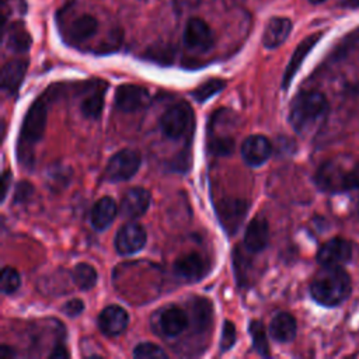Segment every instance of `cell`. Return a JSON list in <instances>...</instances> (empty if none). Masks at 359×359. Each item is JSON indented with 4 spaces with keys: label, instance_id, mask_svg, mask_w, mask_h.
Segmentation results:
<instances>
[{
    "label": "cell",
    "instance_id": "17",
    "mask_svg": "<svg viewBox=\"0 0 359 359\" xmlns=\"http://www.w3.org/2000/svg\"><path fill=\"white\" fill-rule=\"evenodd\" d=\"M269 238L268 222L264 216H255L247 226L244 233V248L248 252H259L262 251Z\"/></svg>",
    "mask_w": 359,
    "mask_h": 359
},
{
    "label": "cell",
    "instance_id": "24",
    "mask_svg": "<svg viewBox=\"0 0 359 359\" xmlns=\"http://www.w3.org/2000/svg\"><path fill=\"white\" fill-rule=\"evenodd\" d=\"M7 46L13 52H27L31 46V35L21 22H14L7 35Z\"/></svg>",
    "mask_w": 359,
    "mask_h": 359
},
{
    "label": "cell",
    "instance_id": "12",
    "mask_svg": "<svg viewBox=\"0 0 359 359\" xmlns=\"http://www.w3.org/2000/svg\"><path fill=\"white\" fill-rule=\"evenodd\" d=\"M151 202L150 192L142 187H135L126 191L122 196L119 210L126 219H136L146 213Z\"/></svg>",
    "mask_w": 359,
    "mask_h": 359
},
{
    "label": "cell",
    "instance_id": "27",
    "mask_svg": "<svg viewBox=\"0 0 359 359\" xmlns=\"http://www.w3.org/2000/svg\"><path fill=\"white\" fill-rule=\"evenodd\" d=\"M250 334H251V338H252L254 348L258 351V353L262 355V356H268L269 355V345H268V338H266L262 323L261 321H251Z\"/></svg>",
    "mask_w": 359,
    "mask_h": 359
},
{
    "label": "cell",
    "instance_id": "16",
    "mask_svg": "<svg viewBox=\"0 0 359 359\" xmlns=\"http://www.w3.org/2000/svg\"><path fill=\"white\" fill-rule=\"evenodd\" d=\"M323 36L321 32H316V34H311L309 35L307 38H304L299 45L297 48L294 49L286 69H285V73H283V79H282V88L283 90H287V87L290 86L293 77L296 76L297 70L300 69L303 60L306 59V56L310 53V50L316 46V43L320 41V38Z\"/></svg>",
    "mask_w": 359,
    "mask_h": 359
},
{
    "label": "cell",
    "instance_id": "31",
    "mask_svg": "<svg viewBox=\"0 0 359 359\" xmlns=\"http://www.w3.org/2000/svg\"><path fill=\"white\" fill-rule=\"evenodd\" d=\"M236 342V327L231 321L226 320L223 323V330H222V338H220V351L226 352L229 351Z\"/></svg>",
    "mask_w": 359,
    "mask_h": 359
},
{
    "label": "cell",
    "instance_id": "15",
    "mask_svg": "<svg viewBox=\"0 0 359 359\" xmlns=\"http://www.w3.org/2000/svg\"><path fill=\"white\" fill-rule=\"evenodd\" d=\"M129 323L128 313L121 306H107L98 316V327L102 334L115 337L122 334Z\"/></svg>",
    "mask_w": 359,
    "mask_h": 359
},
{
    "label": "cell",
    "instance_id": "33",
    "mask_svg": "<svg viewBox=\"0 0 359 359\" xmlns=\"http://www.w3.org/2000/svg\"><path fill=\"white\" fill-rule=\"evenodd\" d=\"M84 310V303L80 299H72L62 307V311L70 317L79 316Z\"/></svg>",
    "mask_w": 359,
    "mask_h": 359
},
{
    "label": "cell",
    "instance_id": "20",
    "mask_svg": "<svg viewBox=\"0 0 359 359\" xmlns=\"http://www.w3.org/2000/svg\"><path fill=\"white\" fill-rule=\"evenodd\" d=\"M28 67L25 59H14L7 62L1 69V88L7 94H14L22 83Z\"/></svg>",
    "mask_w": 359,
    "mask_h": 359
},
{
    "label": "cell",
    "instance_id": "10",
    "mask_svg": "<svg viewBox=\"0 0 359 359\" xmlns=\"http://www.w3.org/2000/svg\"><path fill=\"white\" fill-rule=\"evenodd\" d=\"M351 243L341 237L328 240L320 247L317 252V261L321 266H342L351 259Z\"/></svg>",
    "mask_w": 359,
    "mask_h": 359
},
{
    "label": "cell",
    "instance_id": "23",
    "mask_svg": "<svg viewBox=\"0 0 359 359\" xmlns=\"http://www.w3.org/2000/svg\"><path fill=\"white\" fill-rule=\"evenodd\" d=\"M296 320L289 313L276 314L269 325V334L276 342H290L296 335Z\"/></svg>",
    "mask_w": 359,
    "mask_h": 359
},
{
    "label": "cell",
    "instance_id": "40",
    "mask_svg": "<svg viewBox=\"0 0 359 359\" xmlns=\"http://www.w3.org/2000/svg\"><path fill=\"white\" fill-rule=\"evenodd\" d=\"M143 1H146V0H143Z\"/></svg>",
    "mask_w": 359,
    "mask_h": 359
},
{
    "label": "cell",
    "instance_id": "13",
    "mask_svg": "<svg viewBox=\"0 0 359 359\" xmlns=\"http://www.w3.org/2000/svg\"><path fill=\"white\" fill-rule=\"evenodd\" d=\"M272 151L271 142L262 135L248 136L241 146V156L244 161L251 167H258L264 164Z\"/></svg>",
    "mask_w": 359,
    "mask_h": 359
},
{
    "label": "cell",
    "instance_id": "32",
    "mask_svg": "<svg viewBox=\"0 0 359 359\" xmlns=\"http://www.w3.org/2000/svg\"><path fill=\"white\" fill-rule=\"evenodd\" d=\"M359 189V163H352L346 177V191Z\"/></svg>",
    "mask_w": 359,
    "mask_h": 359
},
{
    "label": "cell",
    "instance_id": "1",
    "mask_svg": "<svg viewBox=\"0 0 359 359\" xmlns=\"http://www.w3.org/2000/svg\"><path fill=\"white\" fill-rule=\"evenodd\" d=\"M351 289V278L342 266H323L311 282L310 293L318 304L332 307L345 302Z\"/></svg>",
    "mask_w": 359,
    "mask_h": 359
},
{
    "label": "cell",
    "instance_id": "5",
    "mask_svg": "<svg viewBox=\"0 0 359 359\" xmlns=\"http://www.w3.org/2000/svg\"><path fill=\"white\" fill-rule=\"evenodd\" d=\"M140 163L142 158L136 150L123 149L109 158L105 168V177L112 182L126 181L137 172Z\"/></svg>",
    "mask_w": 359,
    "mask_h": 359
},
{
    "label": "cell",
    "instance_id": "35",
    "mask_svg": "<svg viewBox=\"0 0 359 359\" xmlns=\"http://www.w3.org/2000/svg\"><path fill=\"white\" fill-rule=\"evenodd\" d=\"M32 191H34V188H32V185H31L29 182H27V181L20 182V184L17 185V189H15V198H14V201H15V202H22V201L28 199V196L32 194Z\"/></svg>",
    "mask_w": 359,
    "mask_h": 359
},
{
    "label": "cell",
    "instance_id": "37",
    "mask_svg": "<svg viewBox=\"0 0 359 359\" xmlns=\"http://www.w3.org/2000/svg\"><path fill=\"white\" fill-rule=\"evenodd\" d=\"M67 356H69V352H67L66 348L62 346V345L55 346L53 351H52L50 355H49V358H56V359H59V358H67Z\"/></svg>",
    "mask_w": 359,
    "mask_h": 359
},
{
    "label": "cell",
    "instance_id": "18",
    "mask_svg": "<svg viewBox=\"0 0 359 359\" xmlns=\"http://www.w3.org/2000/svg\"><path fill=\"white\" fill-rule=\"evenodd\" d=\"M292 31V21L286 17H272L264 29L262 43L268 49H275L280 46L289 36Z\"/></svg>",
    "mask_w": 359,
    "mask_h": 359
},
{
    "label": "cell",
    "instance_id": "9",
    "mask_svg": "<svg viewBox=\"0 0 359 359\" xmlns=\"http://www.w3.org/2000/svg\"><path fill=\"white\" fill-rule=\"evenodd\" d=\"M184 43L192 50H209L213 46V34L210 27L202 18H189L184 29Z\"/></svg>",
    "mask_w": 359,
    "mask_h": 359
},
{
    "label": "cell",
    "instance_id": "26",
    "mask_svg": "<svg viewBox=\"0 0 359 359\" xmlns=\"http://www.w3.org/2000/svg\"><path fill=\"white\" fill-rule=\"evenodd\" d=\"M104 93L105 90H95L94 93L88 94L81 105H80V109H81V114L86 116V118H90V119H97L101 112H102V108H104Z\"/></svg>",
    "mask_w": 359,
    "mask_h": 359
},
{
    "label": "cell",
    "instance_id": "29",
    "mask_svg": "<svg viewBox=\"0 0 359 359\" xmlns=\"http://www.w3.org/2000/svg\"><path fill=\"white\" fill-rule=\"evenodd\" d=\"M133 356L137 359H165L167 353L153 342H142L135 346Z\"/></svg>",
    "mask_w": 359,
    "mask_h": 359
},
{
    "label": "cell",
    "instance_id": "3",
    "mask_svg": "<svg viewBox=\"0 0 359 359\" xmlns=\"http://www.w3.org/2000/svg\"><path fill=\"white\" fill-rule=\"evenodd\" d=\"M46 104L43 98H38L29 105L24 116L20 135V140H22L24 147H28L42 139L46 126Z\"/></svg>",
    "mask_w": 359,
    "mask_h": 359
},
{
    "label": "cell",
    "instance_id": "25",
    "mask_svg": "<svg viewBox=\"0 0 359 359\" xmlns=\"http://www.w3.org/2000/svg\"><path fill=\"white\" fill-rule=\"evenodd\" d=\"M72 278L74 285L80 289V290H90L95 286L97 283V271L86 262H80L77 265H74L73 272H72Z\"/></svg>",
    "mask_w": 359,
    "mask_h": 359
},
{
    "label": "cell",
    "instance_id": "7",
    "mask_svg": "<svg viewBox=\"0 0 359 359\" xmlns=\"http://www.w3.org/2000/svg\"><path fill=\"white\" fill-rule=\"evenodd\" d=\"M247 210H248L247 201L236 199V198H226L216 205L217 217L223 229L229 234H233L234 231H237V229L240 227V224L245 217Z\"/></svg>",
    "mask_w": 359,
    "mask_h": 359
},
{
    "label": "cell",
    "instance_id": "8",
    "mask_svg": "<svg viewBox=\"0 0 359 359\" xmlns=\"http://www.w3.org/2000/svg\"><path fill=\"white\" fill-rule=\"evenodd\" d=\"M147 241L146 230L139 223L122 226L115 236V248L121 255H132L140 251Z\"/></svg>",
    "mask_w": 359,
    "mask_h": 359
},
{
    "label": "cell",
    "instance_id": "2",
    "mask_svg": "<svg viewBox=\"0 0 359 359\" xmlns=\"http://www.w3.org/2000/svg\"><path fill=\"white\" fill-rule=\"evenodd\" d=\"M328 112V101L320 91H302L290 105L289 122L299 133L316 128Z\"/></svg>",
    "mask_w": 359,
    "mask_h": 359
},
{
    "label": "cell",
    "instance_id": "36",
    "mask_svg": "<svg viewBox=\"0 0 359 359\" xmlns=\"http://www.w3.org/2000/svg\"><path fill=\"white\" fill-rule=\"evenodd\" d=\"M10 171H4L3 172V178H1V201H4L6 195H7V191H8V182H10Z\"/></svg>",
    "mask_w": 359,
    "mask_h": 359
},
{
    "label": "cell",
    "instance_id": "14",
    "mask_svg": "<svg viewBox=\"0 0 359 359\" xmlns=\"http://www.w3.org/2000/svg\"><path fill=\"white\" fill-rule=\"evenodd\" d=\"M209 264L199 252H187L174 262V272L187 280H198L206 275Z\"/></svg>",
    "mask_w": 359,
    "mask_h": 359
},
{
    "label": "cell",
    "instance_id": "11",
    "mask_svg": "<svg viewBox=\"0 0 359 359\" xmlns=\"http://www.w3.org/2000/svg\"><path fill=\"white\" fill-rule=\"evenodd\" d=\"M149 101L146 88L135 84H122L115 91V105L123 112H133L143 108Z\"/></svg>",
    "mask_w": 359,
    "mask_h": 359
},
{
    "label": "cell",
    "instance_id": "6",
    "mask_svg": "<svg viewBox=\"0 0 359 359\" xmlns=\"http://www.w3.org/2000/svg\"><path fill=\"white\" fill-rule=\"evenodd\" d=\"M349 167L342 160H328L316 172V184L324 192L346 191V175Z\"/></svg>",
    "mask_w": 359,
    "mask_h": 359
},
{
    "label": "cell",
    "instance_id": "38",
    "mask_svg": "<svg viewBox=\"0 0 359 359\" xmlns=\"http://www.w3.org/2000/svg\"><path fill=\"white\" fill-rule=\"evenodd\" d=\"M0 358L1 359H11V358H14V351L10 346L3 345L0 348Z\"/></svg>",
    "mask_w": 359,
    "mask_h": 359
},
{
    "label": "cell",
    "instance_id": "19",
    "mask_svg": "<svg viewBox=\"0 0 359 359\" xmlns=\"http://www.w3.org/2000/svg\"><path fill=\"white\" fill-rule=\"evenodd\" d=\"M116 213H118V208L115 201L109 196H104L94 203L90 212L91 226L100 231L105 230L109 227V224H112Z\"/></svg>",
    "mask_w": 359,
    "mask_h": 359
},
{
    "label": "cell",
    "instance_id": "39",
    "mask_svg": "<svg viewBox=\"0 0 359 359\" xmlns=\"http://www.w3.org/2000/svg\"><path fill=\"white\" fill-rule=\"evenodd\" d=\"M311 4H321V3H324L325 0H309Z\"/></svg>",
    "mask_w": 359,
    "mask_h": 359
},
{
    "label": "cell",
    "instance_id": "21",
    "mask_svg": "<svg viewBox=\"0 0 359 359\" xmlns=\"http://www.w3.org/2000/svg\"><path fill=\"white\" fill-rule=\"evenodd\" d=\"M98 29V21L91 14H81L76 17L69 28H67V38L73 43H81L91 36L95 35Z\"/></svg>",
    "mask_w": 359,
    "mask_h": 359
},
{
    "label": "cell",
    "instance_id": "30",
    "mask_svg": "<svg viewBox=\"0 0 359 359\" xmlns=\"http://www.w3.org/2000/svg\"><path fill=\"white\" fill-rule=\"evenodd\" d=\"M20 283H21L20 273L14 268L6 266L1 272V292L4 294H11L20 287Z\"/></svg>",
    "mask_w": 359,
    "mask_h": 359
},
{
    "label": "cell",
    "instance_id": "34",
    "mask_svg": "<svg viewBox=\"0 0 359 359\" xmlns=\"http://www.w3.org/2000/svg\"><path fill=\"white\" fill-rule=\"evenodd\" d=\"M212 150L216 153V154H229L231 150H233V140L231 139H219V140H215L212 144Z\"/></svg>",
    "mask_w": 359,
    "mask_h": 359
},
{
    "label": "cell",
    "instance_id": "28",
    "mask_svg": "<svg viewBox=\"0 0 359 359\" xmlns=\"http://www.w3.org/2000/svg\"><path fill=\"white\" fill-rule=\"evenodd\" d=\"M226 86V83L220 79H210L208 80L206 83H203L202 86H199L196 90L192 91V97L199 101V102H203L206 101L209 97H212L213 94L219 93L223 87Z\"/></svg>",
    "mask_w": 359,
    "mask_h": 359
},
{
    "label": "cell",
    "instance_id": "22",
    "mask_svg": "<svg viewBox=\"0 0 359 359\" xmlns=\"http://www.w3.org/2000/svg\"><path fill=\"white\" fill-rule=\"evenodd\" d=\"M160 328L167 337H177L188 327V317L180 307H168L160 314Z\"/></svg>",
    "mask_w": 359,
    "mask_h": 359
},
{
    "label": "cell",
    "instance_id": "4",
    "mask_svg": "<svg viewBox=\"0 0 359 359\" xmlns=\"http://www.w3.org/2000/svg\"><path fill=\"white\" fill-rule=\"evenodd\" d=\"M192 118V109L188 104L180 102L171 105L160 118V129L165 137L177 140L189 128Z\"/></svg>",
    "mask_w": 359,
    "mask_h": 359
}]
</instances>
